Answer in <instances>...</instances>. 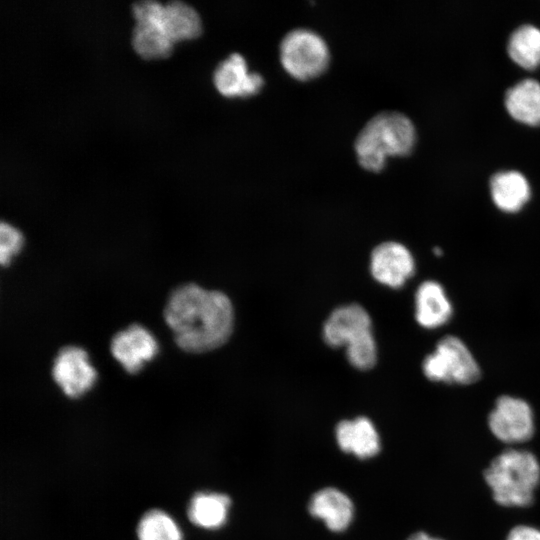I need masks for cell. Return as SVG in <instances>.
Segmentation results:
<instances>
[{
    "instance_id": "1",
    "label": "cell",
    "mask_w": 540,
    "mask_h": 540,
    "mask_svg": "<svg viewBox=\"0 0 540 540\" xmlns=\"http://www.w3.org/2000/svg\"><path fill=\"white\" fill-rule=\"evenodd\" d=\"M163 316L178 347L190 353L220 347L233 330L234 313L229 298L194 283L180 285L170 293Z\"/></svg>"
},
{
    "instance_id": "2",
    "label": "cell",
    "mask_w": 540,
    "mask_h": 540,
    "mask_svg": "<svg viewBox=\"0 0 540 540\" xmlns=\"http://www.w3.org/2000/svg\"><path fill=\"white\" fill-rule=\"evenodd\" d=\"M413 122L400 112H382L360 131L355 151L360 165L372 172L381 171L390 156L409 155L416 144Z\"/></svg>"
},
{
    "instance_id": "3",
    "label": "cell",
    "mask_w": 540,
    "mask_h": 540,
    "mask_svg": "<svg viewBox=\"0 0 540 540\" xmlns=\"http://www.w3.org/2000/svg\"><path fill=\"white\" fill-rule=\"evenodd\" d=\"M483 475L496 503L527 507L540 483V464L533 453L510 448L497 455Z\"/></svg>"
},
{
    "instance_id": "4",
    "label": "cell",
    "mask_w": 540,
    "mask_h": 540,
    "mask_svg": "<svg viewBox=\"0 0 540 540\" xmlns=\"http://www.w3.org/2000/svg\"><path fill=\"white\" fill-rule=\"evenodd\" d=\"M323 339L332 347H346L351 365L360 370L372 368L377 359V348L368 312L358 304L335 309L323 326Z\"/></svg>"
},
{
    "instance_id": "5",
    "label": "cell",
    "mask_w": 540,
    "mask_h": 540,
    "mask_svg": "<svg viewBox=\"0 0 540 540\" xmlns=\"http://www.w3.org/2000/svg\"><path fill=\"white\" fill-rule=\"evenodd\" d=\"M426 378L445 384L469 385L479 380V364L467 345L457 336L447 335L423 360Z\"/></svg>"
},
{
    "instance_id": "6",
    "label": "cell",
    "mask_w": 540,
    "mask_h": 540,
    "mask_svg": "<svg viewBox=\"0 0 540 540\" xmlns=\"http://www.w3.org/2000/svg\"><path fill=\"white\" fill-rule=\"evenodd\" d=\"M329 58V49L323 38L307 29L289 32L280 45L283 68L298 80L319 76L326 70Z\"/></svg>"
},
{
    "instance_id": "7",
    "label": "cell",
    "mask_w": 540,
    "mask_h": 540,
    "mask_svg": "<svg viewBox=\"0 0 540 540\" xmlns=\"http://www.w3.org/2000/svg\"><path fill=\"white\" fill-rule=\"evenodd\" d=\"M534 424V414L529 403L510 395L497 398L488 416L491 433L507 444L529 441L535 432Z\"/></svg>"
},
{
    "instance_id": "8",
    "label": "cell",
    "mask_w": 540,
    "mask_h": 540,
    "mask_svg": "<svg viewBox=\"0 0 540 540\" xmlns=\"http://www.w3.org/2000/svg\"><path fill=\"white\" fill-rule=\"evenodd\" d=\"M52 377L65 395L78 398L96 382L97 372L90 364L87 352L77 346H65L58 351L52 367Z\"/></svg>"
},
{
    "instance_id": "9",
    "label": "cell",
    "mask_w": 540,
    "mask_h": 540,
    "mask_svg": "<svg viewBox=\"0 0 540 540\" xmlns=\"http://www.w3.org/2000/svg\"><path fill=\"white\" fill-rule=\"evenodd\" d=\"M111 353L130 374L138 373L145 362L158 353V343L144 326L132 324L116 333L111 340Z\"/></svg>"
},
{
    "instance_id": "10",
    "label": "cell",
    "mask_w": 540,
    "mask_h": 540,
    "mask_svg": "<svg viewBox=\"0 0 540 540\" xmlns=\"http://www.w3.org/2000/svg\"><path fill=\"white\" fill-rule=\"evenodd\" d=\"M375 280L392 288L402 287L415 272L411 252L398 242H384L374 248L370 262Z\"/></svg>"
},
{
    "instance_id": "11",
    "label": "cell",
    "mask_w": 540,
    "mask_h": 540,
    "mask_svg": "<svg viewBox=\"0 0 540 540\" xmlns=\"http://www.w3.org/2000/svg\"><path fill=\"white\" fill-rule=\"evenodd\" d=\"M489 194L495 207L503 213L520 212L532 196L531 184L521 171L499 170L489 178Z\"/></svg>"
},
{
    "instance_id": "12",
    "label": "cell",
    "mask_w": 540,
    "mask_h": 540,
    "mask_svg": "<svg viewBox=\"0 0 540 540\" xmlns=\"http://www.w3.org/2000/svg\"><path fill=\"white\" fill-rule=\"evenodd\" d=\"M213 81L217 90L226 97H247L259 92L264 80L259 73L249 72L244 57L231 54L215 69Z\"/></svg>"
},
{
    "instance_id": "13",
    "label": "cell",
    "mask_w": 540,
    "mask_h": 540,
    "mask_svg": "<svg viewBox=\"0 0 540 540\" xmlns=\"http://www.w3.org/2000/svg\"><path fill=\"white\" fill-rule=\"evenodd\" d=\"M308 511L314 518L322 520L329 530L343 532L353 520L354 505L341 490L326 487L312 495Z\"/></svg>"
},
{
    "instance_id": "14",
    "label": "cell",
    "mask_w": 540,
    "mask_h": 540,
    "mask_svg": "<svg viewBox=\"0 0 540 540\" xmlns=\"http://www.w3.org/2000/svg\"><path fill=\"white\" fill-rule=\"evenodd\" d=\"M335 435L339 448L359 459L374 457L381 449L379 434L367 417L360 416L339 422Z\"/></svg>"
},
{
    "instance_id": "15",
    "label": "cell",
    "mask_w": 540,
    "mask_h": 540,
    "mask_svg": "<svg viewBox=\"0 0 540 540\" xmlns=\"http://www.w3.org/2000/svg\"><path fill=\"white\" fill-rule=\"evenodd\" d=\"M504 107L515 122L540 127V82L530 77L515 82L505 91Z\"/></svg>"
},
{
    "instance_id": "16",
    "label": "cell",
    "mask_w": 540,
    "mask_h": 540,
    "mask_svg": "<svg viewBox=\"0 0 540 540\" xmlns=\"http://www.w3.org/2000/svg\"><path fill=\"white\" fill-rule=\"evenodd\" d=\"M453 314L452 303L444 287L437 281L421 283L415 293V318L427 329L445 325Z\"/></svg>"
},
{
    "instance_id": "17",
    "label": "cell",
    "mask_w": 540,
    "mask_h": 540,
    "mask_svg": "<svg viewBox=\"0 0 540 540\" xmlns=\"http://www.w3.org/2000/svg\"><path fill=\"white\" fill-rule=\"evenodd\" d=\"M509 59L526 71L540 69V27L523 23L511 31L506 42Z\"/></svg>"
},
{
    "instance_id": "18",
    "label": "cell",
    "mask_w": 540,
    "mask_h": 540,
    "mask_svg": "<svg viewBox=\"0 0 540 540\" xmlns=\"http://www.w3.org/2000/svg\"><path fill=\"white\" fill-rule=\"evenodd\" d=\"M231 499L217 492H197L188 505L187 515L196 526L205 529H219L227 521Z\"/></svg>"
},
{
    "instance_id": "19",
    "label": "cell",
    "mask_w": 540,
    "mask_h": 540,
    "mask_svg": "<svg viewBox=\"0 0 540 540\" xmlns=\"http://www.w3.org/2000/svg\"><path fill=\"white\" fill-rule=\"evenodd\" d=\"M162 26L173 42L195 38L201 32L198 13L181 1H171L164 5Z\"/></svg>"
},
{
    "instance_id": "20",
    "label": "cell",
    "mask_w": 540,
    "mask_h": 540,
    "mask_svg": "<svg viewBox=\"0 0 540 540\" xmlns=\"http://www.w3.org/2000/svg\"><path fill=\"white\" fill-rule=\"evenodd\" d=\"M173 41L162 25L152 23H136L132 33L134 50L144 58H160L167 56Z\"/></svg>"
},
{
    "instance_id": "21",
    "label": "cell",
    "mask_w": 540,
    "mask_h": 540,
    "mask_svg": "<svg viewBox=\"0 0 540 540\" xmlns=\"http://www.w3.org/2000/svg\"><path fill=\"white\" fill-rule=\"evenodd\" d=\"M136 532L138 540H183L177 523L160 509H151L144 513Z\"/></svg>"
},
{
    "instance_id": "22",
    "label": "cell",
    "mask_w": 540,
    "mask_h": 540,
    "mask_svg": "<svg viewBox=\"0 0 540 540\" xmlns=\"http://www.w3.org/2000/svg\"><path fill=\"white\" fill-rule=\"evenodd\" d=\"M24 243L22 233L12 225L2 222L0 225V262L2 266L9 265Z\"/></svg>"
},
{
    "instance_id": "23",
    "label": "cell",
    "mask_w": 540,
    "mask_h": 540,
    "mask_svg": "<svg viewBox=\"0 0 540 540\" xmlns=\"http://www.w3.org/2000/svg\"><path fill=\"white\" fill-rule=\"evenodd\" d=\"M132 12L136 23L162 25L164 5L157 1H140L133 5Z\"/></svg>"
},
{
    "instance_id": "24",
    "label": "cell",
    "mask_w": 540,
    "mask_h": 540,
    "mask_svg": "<svg viewBox=\"0 0 540 540\" xmlns=\"http://www.w3.org/2000/svg\"><path fill=\"white\" fill-rule=\"evenodd\" d=\"M506 540H540V530L528 525H518L509 531Z\"/></svg>"
},
{
    "instance_id": "25",
    "label": "cell",
    "mask_w": 540,
    "mask_h": 540,
    "mask_svg": "<svg viewBox=\"0 0 540 540\" xmlns=\"http://www.w3.org/2000/svg\"><path fill=\"white\" fill-rule=\"evenodd\" d=\"M407 540H443L441 538H438V537H433L429 534H427L426 532H416L414 534H412Z\"/></svg>"
},
{
    "instance_id": "26",
    "label": "cell",
    "mask_w": 540,
    "mask_h": 540,
    "mask_svg": "<svg viewBox=\"0 0 540 540\" xmlns=\"http://www.w3.org/2000/svg\"><path fill=\"white\" fill-rule=\"evenodd\" d=\"M433 252H434V254H435L436 256H442V254H443L442 249L439 248V247H435V248L433 249Z\"/></svg>"
}]
</instances>
